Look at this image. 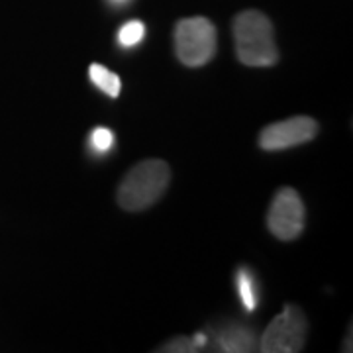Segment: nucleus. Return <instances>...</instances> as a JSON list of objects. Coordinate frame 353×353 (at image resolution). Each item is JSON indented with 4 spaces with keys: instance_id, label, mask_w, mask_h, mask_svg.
I'll list each match as a JSON object with an SVG mask.
<instances>
[{
    "instance_id": "1",
    "label": "nucleus",
    "mask_w": 353,
    "mask_h": 353,
    "mask_svg": "<svg viewBox=\"0 0 353 353\" xmlns=\"http://www.w3.org/2000/svg\"><path fill=\"white\" fill-rule=\"evenodd\" d=\"M234 41L238 59L248 67H271L279 61L273 24L259 10H243L234 18Z\"/></svg>"
},
{
    "instance_id": "2",
    "label": "nucleus",
    "mask_w": 353,
    "mask_h": 353,
    "mask_svg": "<svg viewBox=\"0 0 353 353\" xmlns=\"http://www.w3.org/2000/svg\"><path fill=\"white\" fill-rule=\"evenodd\" d=\"M171 181V169L161 159H145L132 167L120 183L118 204L128 212L150 208L163 196Z\"/></svg>"
},
{
    "instance_id": "3",
    "label": "nucleus",
    "mask_w": 353,
    "mask_h": 353,
    "mask_svg": "<svg viewBox=\"0 0 353 353\" xmlns=\"http://www.w3.org/2000/svg\"><path fill=\"white\" fill-rule=\"evenodd\" d=\"M175 51L181 63L187 67H202L216 53V28L204 18H185L175 28Z\"/></svg>"
},
{
    "instance_id": "4",
    "label": "nucleus",
    "mask_w": 353,
    "mask_h": 353,
    "mask_svg": "<svg viewBox=\"0 0 353 353\" xmlns=\"http://www.w3.org/2000/svg\"><path fill=\"white\" fill-rule=\"evenodd\" d=\"M306 318L296 306H287L267 326L259 347L263 353H296L303 352L306 341Z\"/></svg>"
},
{
    "instance_id": "5",
    "label": "nucleus",
    "mask_w": 353,
    "mask_h": 353,
    "mask_svg": "<svg viewBox=\"0 0 353 353\" xmlns=\"http://www.w3.org/2000/svg\"><path fill=\"white\" fill-rule=\"evenodd\" d=\"M267 226L271 234L283 241L296 240L304 228V204L299 192L290 187H283L271 202Z\"/></svg>"
},
{
    "instance_id": "6",
    "label": "nucleus",
    "mask_w": 353,
    "mask_h": 353,
    "mask_svg": "<svg viewBox=\"0 0 353 353\" xmlns=\"http://www.w3.org/2000/svg\"><path fill=\"white\" fill-rule=\"evenodd\" d=\"M316 134H318L316 120L308 116H294L263 128L259 136V145L265 152H281V150L303 145L306 141L314 139Z\"/></svg>"
},
{
    "instance_id": "7",
    "label": "nucleus",
    "mask_w": 353,
    "mask_h": 353,
    "mask_svg": "<svg viewBox=\"0 0 353 353\" xmlns=\"http://www.w3.org/2000/svg\"><path fill=\"white\" fill-rule=\"evenodd\" d=\"M218 343H220L222 352L228 353H245L257 350V341H255L252 330L240 328V326L224 330L218 336Z\"/></svg>"
},
{
    "instance_id": "8",
    "label": "nucleus",
    "mask_w": 353,
    "mask_h": 353,
    "mask_svg": "<svg viewBox=\"0 0 353 353\" xmlns=\"http://www.w3.org/2000/svg\"><path fill=\"white\" fill-rule=\"evenodd\" d=\"M88 77L92 81V85L101 88L102 92H106L108 97L116 99L120 94V88H122V83H120V77L112 73L110 69H106L104 65L101 63H92L88 67Z\"/></svg>"
},
{
    "instance_id": "9",
    "label": "nucleus",
    "mask_w": 353,
    "mask_h": 353,
    "mask_svg": "<svg viewBox=\"0 0 353 353\" xmlns=\"http://www.w3.org/2000/svg\"><path fill=\"white\" fill-rule=\"evenodd\" d=\"M236 285H238V294L248 312H253L257 306V290H255V279L248 267H241L236 273Z\"/></svg>"
},
{
    "instance_id": "10",
    "label": "nucleus",
    "mask_w": 353,
    "mask_h": 353,
    "mask_svg": "<svg viewBox=\"0 0 353 353\" xmlns=\"http://www.w3.org/2000/svg\"><path fill=\"white\" fill-rule=\"evenodd\" d=\"M143 36H145V26H143V22L132 20V22H128V24L120 28L118 41H120L122 48H134V46H138L139 41L143 39Z\"/></svg>"
},
{
    "instance_id": "11",
    "label": "nucleus",
    "mask_w": 353,
    "mask_h": 353,
    "mask_svg": "<svg viewBox=\"0 0 353 353\" xmlns=\"http://www.w3.org/2000/svg\"><path fill=\"white\" fill-rule=\"evenodd\" d=\"M114 145V134L112 130H108V128H94L92 130V134H90V148L94 150L97 153H108L112 150Z\"/></svg>"
},
{
    "instance_id": "12",
    "label": "nucleus",
    "mask_w": 353,
    "mask_h": 353,
    "mask_svg": "<svg viewBox=\"0 0 353 353\" xmlns=\"http://www.w3.org/2000/svg\"><path fill=\"white\" fill-rule=\"evenodd\" d=\"M159 352L165 353H192L199 352V347L194 345L192 338H175V340L167 341Z\"/></svg>"
},
{
    "instance_id": "13",
    "label": "nucleus",
    "mask_w": 353,
    "mask_h": 353,
    "mask_svg": "<svg viewBox=\"0 0 353 353\" xmlns=\"http://www.w3.org/2000/svg\"><path fill=\"white\" fill-rule=\"evenodd\" d=\"M192 341H194V345H196L199 350H202V347L206 345V336H204V334H196V336L192 338Z\"/></svg>"
},
{
    "instance_id": "14",
    "label": "nucleus",
    "mask_w": 353,
    "mask_h": 353,
    "mask_svg": "<svg viewBox=\"0 0 353 353\" xmlns=\"http://www.w3.org/2000/svg\"><path fill=\"white\" fill-rule=\"evenodd\" d=\"M112 4H116V6H122V4H126V2H130V0H110Z\"/></svg>"
}]
</instances>
